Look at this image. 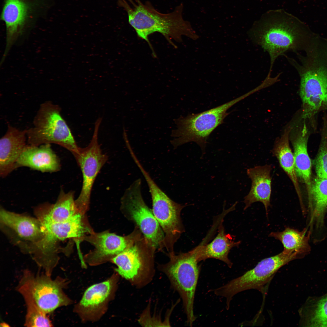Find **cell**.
<instances>
[{"instance_id":"obj_1","label":"cell","mask_w":327,"mask_h":327,"mask_svg":"<svg viewBox=\"0 0 327 327\" xmlns=\"http://www.w3.org/2000/svg\"><path fill=\"white\" fill-rule=\"evenodd\" d=\"M307 29L302 21L283 10L269 11L255 21L249 30L252 41L269 54L271 73L276 60L289 51L305 49Z\"/></svg>"},{"instance_id":"obj_2","label":"cell","mask_w":327,"mask_h":327,"mask_svg":"<svg viewBox=\"0 0 327 327\" xmlns=\"http://www.w3.org/2000/svg\"><path fill=\"white\" fill-rule=\"evenodd\" d=\"M128 0L130 5L125 0H119V4L127 12L129 23L138 36L148 43L154 56L155 53L148 38L154 32L162 34L174 47L172 40L181 42L182 35L194 40L198 38L190 22L183 18L182 4L172 12L163 14L156 10L148 2L144 3L140 0Z\"/></svg>"},{"instance_id":"obj_3","label":"cell","mask_w":327,"mask_h":327,"mask_svg":"<svg viewBox=\"0 0 327 327\" xmlns=\"http://www.w3.org/2000/svg\"><path fill=\"white\" fill-rule=\"evenodd\" d=\"M293 60L300 81L302 118L310 120L318 112L327 110V54L316 53Z\"/></svg>"},{"instance_id":"obj_4","label":"cell","mask_w":327,"mask_h":327,"mask_svg":"<svg viewBox=\"0 0 327 327\" xmlns=\"http://www.w3.org/2000/svg\"><path fill=\"white\" fill-rule=\"evenodd\" d=\"M248 96L246 94L216 107L203 112L180 116L174 119L177 128L172 130L171 136L175 138L170 141L174 149L186 143L194 142L200 147L201 158L206 153L207 140L210 134L222 124L228 115V110L234 105Z\"/></svg>"},{"instance_id":"obj_5","label":"cell","mask_w":327,"mask_h":327,"mask_svg":"<svg viewBox=\"0 0 327 327\" xmlns=\"http://www.w3.org/2000/svg\"><path fill=\"white\" fill-rule=\"evenodd\" d=\"M26 130L28 144L38 146L54 144L66 148L74 157L80 152L71 131L61 113V108L51 101L41 104L33 120Z\"/></svg>"},{"instance_id":"obj_6","label":"cell","mask_w":327,"mask_h":327,"mask_svg":"<svg viewBox=\"0 0 327 327\" xmlns=\"http://www.w3.org/2000/svg\"><path fill=\"white\" fill-rule=\"evenodd\" d=\"M299 256L296 254L283 251L274 256L265 258L242 276L214 290L217 296L225 298L226 308L229 309L233 296L246 290H263L275 274L282 267Z\"/></svg>"},{"instance_id":"obj_7","label":"cell","mask_w":327,"mask_h":327,"mask_svg":"<svg viewBox=\"0 0 327 327\" xmlns=\"http://www.w3.org/2000/svg\"><path fill=\"white\" fill-rule=\"evenodd\" d=\"M169 255L170 259L165 271L182 298L187 323L192 326L196 319L194 304L200 270L195 250L194 248L187 253Z\"/></svg>"},{"instance_id":"obj_8","label":"cell","mask_w":327,"mask_h":327,"mask_svg":"<svg viewBox=\"0 0 327 327\" xmlns=\"http://www.w3.org/2000/svg\"><path fill=\"white\" fill-rule=\"evenodd\" d=\"M142 194V181L138 178L126 189L122 197L121 211L135 224L151 246L155 249L161 248L164 246V232Z\"/></svg>"},{"instance_id":"obj_9","label":"cell","mask_w":327,"mask_h":327,"mask_svg":"<svg viewBox=\"0 0 327 327\" xmlns=\"http://www.w3.org/2000/svg\"><path fill=\"white\" fill-rule=\"evenodd\" d=\"M142 173L148 186L152 203L153 213L165 234L164 245L173 252L175 243L184 232L180 214L186 205L171 199L158 186L146 170Z\"/></svg>"},{"instance_id":"obj_10","label":"cell","mask_w":327,"mask_h":327,"mask_svg":"<svg viewBox=\"0 0 327 327\" xmlns=\"http://www.w3.org/2000/svg\"><path fill=\"white\" fill-rule=\"evenodd\" d=\"M51 276L46 274L35 275L26 270L18 283L28 290L38 306L47 314L72 302L64 291L69 281L59 276L54 279Z\"/></svg>"},{"instance_id":"obj_11","label":"cell","mask_w":327,"mask_h":327,"mask_svg":"<svg viewBox=\"0 0 327 327\" xmlns=\"http://www.w3.org/2000/svg\"><path fill=\"white\" fill-rule=\"evenodd\" d=\"M101 121L97 120L95 124L92 138L86 147L80 148L75 157L82 174V186L80 194L75 200L77 213L85 215L89 208L91 192L95 178L107 160L98 144V131Z\"/></svg>"},{"instance_id":"obj_12","label":"cell","mask_w":327,"mask_h":327,"mask_svg":"<svg viewBox=\"0 0 327 327\" xmlns=\"http://www.w3.org/2000/svg\"><path fill=\"white\" fill-rule=\"evenodd\" d=\"M141 233L136 226L132 233L125 236H120L107 231L99 233L93 231L84 239V240L94 247L83 257L85 263L96 266L111 262L119 254L141 239Z\"/></svg>"},{"instance_id":"obj_13","label":"cell","mask_w":327,"mask_h":327,"mask_svg":"<svg viewBox=\"0 0 327 327\" xmlns=\"http://www.w3.org/2000/svg\"><path fill=\"white\" fill-rule=\"evenodd\" d=\"M117 274L114 273L106 280L91 286L85 291L74 309L82 322L97 321L106 312L117 289Z\"/></svg>"},{"instance_id":"obj_14","label":"cell","mask_w":327,"mask_h":327,"mask_svg":"<svg viewBox=\"0 0 327 327\" xmlns=\"http://www.w3.org/2000/svg\"><path fill=\"white\" fill-rule=\"evenodd\" d=\"M154 249L145 238L119 254L111 261L117 266L115 271L125 279L135 281L140 279L148 268L149 252Z\"/></svg>"},{"instance_id":"obj_15","label":"cell","mask_w":327,"mask_h":327,"mask_svg":"<svg viewBox=\"0 0 327 327\" xmlns=\"http://www.w3.org/2000/svg\"><path fill=\"white\" fill-rule=\"evenodd\" d=\"M85 216L76 213L64 222L42 225L44 235L41 240L42 244L48 249L53 250L58 241L72 239L78 249L79 256L82 257L79 248L80 242L93 231Z\"/></svg>"},{"instance_id":"obj_16","label":"cell","mask_w":327,"mask_h":327,"mask_svg":"<svg viewBox=\"0 0 327 327\" xmlns=\"http://www.w3.org/2000/svg\"><path fill=\"white\" fill-rule=\"evenodd\" d=\"M35 5L29 0H5L2 18L6 27V44L3 58L24 32Z\"/></svg>"},{"instance_id":"obj_17","label":"cell","mask_w":327,"mask_h":327,"mask_svg":"<svg viewBox=\"0 0 327 327\" xmlns=\"http://www.w3.org/2000/svg\"><path fill=\"white\" fill-rule=\"evenodd\" d=\"M304 120L301 126L291 130L289 140L293 149L295 169L298 180L304 184L308 196V204L311 200L312 180L311 162L307 149L310 131Z\"/></svg>"},{"instance_id":"obj_18","label":"cell","mask_w":327,"mask_h":327,"mask_svg":"<svg viewBox=\"0 0 327 327\" xmlns=\"http://www.w3.org/2000/svg\"><path fill=\"white\" fill-rule=\"evenodd\" d=\"M26 130L8 125L0 140V176L2 178L15 169L16 163L26 145Z\"/></svg>"},{"instance_id":"obj_19","label":"cell","mask_w":327,"mask_h":327,"mask_svg":"<svg viewBox=\"0 0 327 327\" xmlns=\"http://www.w3.org/2000/svg\"><path fill=\"white\" fill-rule=\"evenodd\" d=\"M27 167L42 172H55L61 169L59 158L50 144L38 146L27 144L15 165V169Z\"/></svg>"},{"instance_id":"obj_20","label":"cell","mask_w":327,"mask_h":327,"mask_svg":"<svg viewBox=\"0 0 327 327\" xmlns=\"http://www.w3.org/2000/svg\"><path fill=\"white\" fill-rule=\"evenodd\" d=\"M271 165L257 166L247 169V174L251 182L250 189L244 197V210L254 203L260 202L265 207L267 214L270 206L272 192Z\"/></svg>"},{"instance_id":"obj_21","label":"cell","mask_w":327,"mask_h":327,"mask_svg":"<svg viewBox=\"0 0 327 327\" xmlns=\"http://www.w3.org/2000/svg\"><path fill=\"white\" fill-rule=\"evenodd\" d=\"M308 227L316 238L325 228L324 219L327 212V179L316 177L312 180V197L308 205Z\"/></svg>"},{"instance_id":"obj_22","label":"cell","mask_w":327,"mask_h":327,"mask_svg":"<svg viewBox=\"0 0 327 327\" xmlns=\"http://www.w3.org/2000/svg\"><path fill=\"white\" fill-rule=\"evenodd\" d=\"M74 192L65 193L61 188L55 203H44L35 210L37 219L42 225L64 222L77 213Z\"/></svg>"},{"instance_id":"obj_23","label":"cell","mask_w":327,"mask_h":327,"mask_svg":"<svg viewBox=\"0 0 327 327\" xmlns=\"http://www.w3.org/2000/svg\"><path fill=\"white\" fill-rule=\"evenodd\" d=\"M0 223L12 230L20 238L32 243V246L43 237V226L37 219L8 211L0 210Z\"/></svg>"},{"instance_id":"obj_24","label":"cell","mask_w":327,"mask_h":327,"mask_svg":"<svg viewBox=\"0 0 327 327\" xmlns=\"http://www.w3.org/2000/svg\"><path fill=\"white\" fill-rule=\"evenodd\" d=\"M205 239L195 248L196 256L200 262L208 259H214L224 262L231 268L233 263L228 258L230 250L238 246L240 241L236 242L231 236L226 234L222 223L218 228V233L211 242L206 243Z\"/></svg>"},{"instance_id":"obj_25","label":"cell","mask_w":327,"mask_h":327,"mask_svg":"<svg viewBox=\"0 0 327 327\" xmlns=\"http://www.w3.org/2000/svg\"><path fill=\"white\" fill-rule=\"evenodd\" d=\"M292 127H288L281 136L275 141L272 153L278 161L279 165L292 181L299 200L300 205L303 199L295 166L293 152L290 147L289 134Z\"/></svg>"},{"instance_id":"obj_26","label":"cell","mask_w":327,"mask_h":327,"mask_svg":"<svg viewBox=\"0 0 327 327\" xmlns=\"http://www.w3.org/2000/svg\"><path fill=\"white\" fill-rule=\"evenodd\" d=\"M311 236L307 228L299 231L289 227L282 232H271L269 235L280 241L284 247L283 251L296 254L300 258L310 252L309 242Z\"/></svg>"},{"instance_id":"obj_27","label":"cell","mask_w":327,"mask_h":327,"mask_svg":"<svg viewBox=\"0 0 327 327\" xmlns=\"http://www.w3.org/2000/svg\"><path fill=\"white\" fill-rule=\"evenodd\" d=\"M299 312L302 326H327V293L309 298Z\"/></svg>"},{"instance_id":"obj_28","label":"cell","mask_w":327,"mask_h":327,"mask_svg":"<svg viewBox=\"0 0 327 327\" xmlns=\"http://www.w3.org/2000/svg\"><path fill=\"white\" fill-rule=\"evenodd\" d=\"M17 290L22 296L26 306L25 323L27 327H51L52 324L47 314L37 305L29 291L24 287L18 286Z\"/></svg>"},{"instance_id":"obj_29","label":"cell","mask_w":327,"mask_h":327,"mask_svg":"<svg viewBox=\"0 0 327 327\" xmlns=\"http://www.w3.org/2000/svg\"><path fill=\"white\" fill-rule=\"evenodd\" d=\"M319 149L314 160L316 177L327 179V118H324Z\"/></svg>"}]
</instances>
